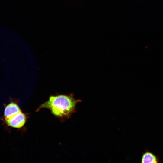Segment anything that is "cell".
<instances>
[{"instance_id":"1","label":"cell","mask_w":163,"mask_h":163,"mask_svg":"<svg viewBox=\"0 0 163 163\" xmlns=\"http://www.w3.org/2000/svg\"><path fill=\"white\" fill-rule=\"evenodd\" d=\"M80 101L79 100L75 99L72 94L51 96L37 110L42 108H47L55 116L67 118L75 112L76 105Z\"/></svg>"},{"instance_id":"2","label":"cell","mask_w":163,"mask_h":163,"mask_svg":"<svg viewBox=\"0 0 163 163\" xmlns=\"http://www.w3.org/2000/svg\"><path fill=\"white\" fill-rule=\"evenodd\" d=\"M26 121V115L21 111L5 121L7 124L10 127L20 128L24 126Z\"/></svg>"},{"instance_id":"3","label":"cell","mask_w":163,"mask_h":163,"mask_svg":"<svg viewBox=\"0 0 163 163\" xmlns=\"http://www.w3.org/2000/svg\"><path fill=\"white\" fill-rule=\"evenodd\" d=\"M21 111L16 103L11 102L5 107L4 110V117L5 120H8Z\"/></svg>"},{"instance_id":"4","label":"cell","mask_w":163,"mask_h":163,"mask_svg":"<svg viewBox=\"0 0 163 163\" xmlns=\"http://www.w3.org/2000/svg\"><path fill=\"white\" fill-rule=\"evenodd\" d=\"M159 161V159L153 153L146 152L142 155L141 158V162L157 163Z\"/></svg>"}]
</instances>
